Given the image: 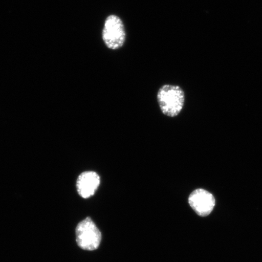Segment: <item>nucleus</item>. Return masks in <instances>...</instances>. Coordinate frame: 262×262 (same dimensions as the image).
<instances>
[{
    "label": "nucleus",
    "instance_id": "7ed1b4c3",
    "mask_svg": "<svg viewBox=\"0 0 262 262\" xmlns=\"http://www.w3.org/2000/svg\"><path fill=\"white\" fill-rule=\"evenodd\" d=\"M75 233L77 243L83 250L94 251L99 247L101 232L90 217L85 219L78 224Z\"/></svg>",
    "mask_w": 262,
    "mask_h": 262
},
{
    "label": "nucleus",
    "instance_id": "39448f33",
    "mask_svg": "<svg viewBox=\"0 0 262 262\" xmlns=\"http://www.w3.org/2000/svg\"><path fill=\"white\" fill-rule=\"evenodd\" d=\"M100 184V178L96 172L88 171L82 172L76 183L78 194L82 198H90L96 192Z\"/></svg>",
    "mask_w": 262,
    "mask_h": 262
},
{
    "label": "nucleus",
    "instance_id": "f03ea898",
    "mask_svg": "<svg viewBox=\"0 0 262 262\" xmlns=\"http://www.w3.org/2000/svg\"><path fill=\"white\" fill-rule=\"evenodd\" d=\"M101 37L104 45L111 50L122 48L126 40V32L124 23L116 14L108 15L104 20Z\"/></svg>",
    "mask_w": 262,
    "mask_h": 262
},
{
    "label": "nucleus",
    "instance_id": "f257e3e1",
    "mask_svg": "<svg viewBox=\"0 0 262 262\" xmlns=\"http://www.w3.org/2000/svg\"><path fill=\"white\" fill-rule=\"evenodd\" d=\"M157 101L163 114L176 117L181 112L184 106V92L177 85L164 84L157 93Z\"/></svg>",
    "mask_w": 262,
    "mask_h": 262
},
{
    "label": "nucleus",
    "instance_id": "20e7f679",
    "mask_svg": "<svg viewBox=\"0 0 262 262\" xmlns=\"http://www.w3.org/2000/svg\"><path fill=\"white\" fill-rule=\"evenodd\" d=\"M189 204L196 214L206 217L211 214L215 204L214 195L204 189H196L190 194Z\"/></svg>",
    "mask_w": 262,
    "mask_h": 262
}]
</instances>
